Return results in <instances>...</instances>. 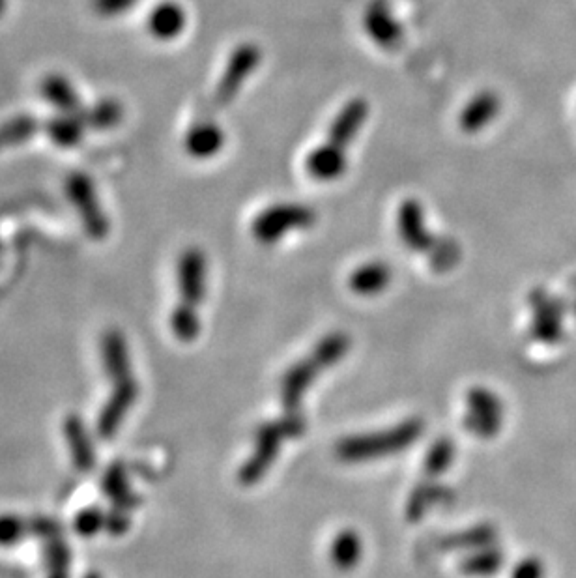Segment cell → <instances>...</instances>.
I'll list each match as a JSON object with an SVG mask.
<instances>
[{
  "instance_id": "1",
  "label": "cell",
  "mask_w": 576,
  "mask_h": 578,
  "mask_svg": "<svg viewBox=\"0 0 576 578\" xmlns=\"http://www.w3.org/2000/svg\"><path fill=\"white\" fill-rule=\"evenodd\" d=\"M369 116L371 103L365 98L356 96L343 103L333 116L324 139L309 150L303 161L305 173L313 182L333 184L345 176L350 167V152L369 122Z\"/></svg>"
},
{
  "instance_id": "2",
  "label": "cell",
  "mask_w": 576,
  "mask_h": 578,
  "mask_svg": "<svg viewBox=\"0 0 576 578\" xmlns=\"http://www.w3.org/2000/svg\"><path fill=\"white\" fill-rule=\"evenodd\" d=\"M397 231L404 246L418 255H425L431 261L432 268L438 272L451 270L461 259V249L457 242L449 238H438V234L431 231L425 206L416 197H406L399 204Z\"/></svg>"
},
{
  "instance_id": "3",
  "label": "cell",
  "mask_w": 576,
  "mask_h": 578,
  "mask_svg": "<svg viewBox=\"0 0 576 578\" xmlns=\"http://www.w3.org/2000/svg\"><path fill=\"white\" fill-rule=\"evenodd\" d=\"M262 58V49L255 42L236 45L221 70L214 92L208 98V107L202 111V115L217 116L219 111L229 109L259 70Z\"/></svg>"
},
{
  "instance_id": "4",
  "label": "cell",
  "mask_w": 576,
  "mask_h": 578,
  "mask_svg": "<svg viewBox=\"0 0 576 578\" xmlns=\"http://www.w3.org/2000/svg\"><path fill=\"white\" fill-rule=\"evenodd\" d=\"M317 210L311 204H268L251 221V234L262 246H275L294 232L309 231L317 225Z\"/></svg>"
},
{
  "instance_id": "5",
  "label": "cell",
  "mask_w": 576,
  "mask_h": 578,
  "mask_svg": "<svg viewBox=\"0 0 576 578\" xmlns=\"http://www.w3.org/2000/svg\"><path fill=\"white\" fill-rule=\"evenodd\" d=\"M421 433V421H404L403 425L389 429L386 433L356 436L345 440L337 453L346 463H363V459H375L397 453L408 448Z\"/></svg>"
},
{
  "instance_id": "6",
  "label": "cell",
  "mask_w": 576,
  "mask_h": 578,
  "mask_svg": "<svg viewBox=\"0 0 576 578\" xmlns=\"http://www.w3.org/2000/svg\"><path fill=\"white\" fill-rule=\"evenodd\" d=\"M348 348V339L345 335H332L326 339L320 347L303 362L298 363L292 371H288L283 380V403L290 410H294L300 405L303 391L309 388V384L318 375V369L322 371L324 367L337 362Z\"/></svg>"
},
{
  "instance_id": "7",
  "label": "cell",
  "mask_w": 576,
  "mask_h": 578,
  "mask_svg": "<svg viewBox=\"0 0 576 578\" xmlns=\"http://www.w3.org/2000/svg\"><path fill=\"white\" fill-rule=\"evenodd\" d=\"M66 195L83 221L92 240H103L109 234V221L101 208L94 180L85 173H72L66 180Z\"/></svg>"
},
{
  "instance_id": "8",
  "label": "cell",
  "mask_w": 576,
  "mask_h": 578,
  "mask_svg": "<svg viewBox=\"0 0 576 578\" xmlns=\"http://www.w3.org/2000/svg\"><path fill=\"white\" fill-rule=\"evenodd\" d=\"M361 27L373 45L386 53H395L403 47V23L391 0H369L361 14Z\"/></svg>"
},
{
  "instance_id": "9",
  "label": "cell",
  "mask_w": 576,
  "mask_h": 578,
  "mask_svg": "<svg viewBox=\"0 0 576 578\" xmlns=\"http://www.w3.org/2000/svg\"><path fill=\"white\" fill-rule=\"evenodd\" d=\"M176 279L180 304L197 309L208 289V259L201 247L191 246L182 251L176 264Z\"/></svg>"
},
{
  "instance_id": "10",
  "label": "cell",
  "mask_w": 576,
  "mask_h": 578,
  "mask_svg": "<svg viewBox=\"0 0 576 578\" xmlns=\"http://www.w3.org/2000/svg\"><path fill=\"white\" fill-rule=\"evenodd\" d=\"M184 152L195 161L217 158L227 146V133L217 116L202 115L193 120L184 133Z\"/></svg>"
},
{
  "instance_id": "11",
  "label": "cell",
  "mask_w": 576,
  "mask_h": 578,
  "mask_svg": "<svg viewBox=\"0 0 576 578\" xmlns=\"http://www.w3.org/2000/svg\"><path fill=\"white\" fill-rule=\"evenodd\" d=\"M504 102L492 88L476 92L459 113V128L464 135H479L490 128L502 113Z\"/></svg>"
},
{
  "instance_id": "12",
  "label": "cell",
  "mask_w": 576,
  "mask_h": 578,
  "mask_svg": "<svg viewBox=\"0 0 576 578\" xmlns=\"http://www.w3.org/2000/svg\"><path fill=\"white\" fill-rule=\"evenodd\" d=\"M189 15L182 2L161 0L146 15L148 34L161 44L178 40L188 30Z\"/></svg>"
},
{
  "instance_id": "13",
  "label": "cell",
  "mask_w": 576,
  "mask_h": 578,
  "mask_svg": "<svg viewBox=\"0 0 576 578\" xmlns=\"http://www.w3.org/2000/svg\"><path fill=\"white\" fill-rule=\"evenodd\" d=\"M298 431L290 425H285V427H279V423H272V425H266L262 427V431L259 433V438H257V449L251 457V461L245 464L240 472V479L244 483H253L257 481L262 474L270 468V464L274 463L277 453H279V448H281V442H283V436H296Z\"/></svg>"
},
{
  "instance_id": "14",
  "label": "cell",
  "mask_w": 576,
  "mask_h": 578,
  "mask_svg": "<svg viewBox=\"0 0 576 578\" xmlns=\"http://www.w3.org/2000/svg\"><path fill=\"white\" fill-rule=\"evenodd\" d=\"M137 395H139V386L133 378L116 384L113 397L101 410L100 421H98V433H100L101 438H113L115 436L120 423L130 412L133 403L137 401Z\"/></svg>"
},
{
  "instance_id": "15",
  "label": "cell",
  "mask_w": 576,
  "mask_h": 578,
  "mask_svg": "<svg viewBox=\"0 0 576 578\" xmlns=\"http://www.w3.org/2000/svg\"><path fill=\"white\" fill-rule=\"evenodd\" d=\"M40 94L45 102L53 105L57 113L85 116V105L72 81L62 73H47L40 83Z\"/></svg>"
},
{
  "instance_id": "16",
  "label": "cell",
  "mask_w": 576,
  "mask_h": 578,
  "mask_svg": "<svg viewBox=\"0 0 576 578\" xmlns=\"http://www.w3.org/2000/svg\"><path fill=\"white\" fill-rule=\"evenodd\" d=\"M466 425L477 436H490L498 427V401L487 390H472L468 393Z\"/></svg>"
},
{
  "instance_id": "17",
  "label": "cell",
  "mask_w": 576,
  "mask_h": 578,
  "mask_svg": "<svg viewBox=\"0 0 576 578\" xmlns=\"http://www.w3.org/2000/svg\"><path fill=\"white\" fill-rule=\"evenodd\" d=\"M101 360L107 376L118 384L131 378L130 354L128 345L120 333L111 330L101 339Z\"/></svg>"
},
{
  "instance_id": "18",
  "label": "cell",
  "mask_w": 576,
  "mask_h": 578,
  "mask_svg": "<svg viewBox=\"0 0 576 578\" xmlns=\"http://www.w3.org/2000/svg\"><path fill=\"white\" fill-rule=\"evenodd\" d=\"M88 126L83 115H68V113H57L51 116L44 124L47 139L58 146V148H75L79 143H83Z\"/></svg>"
},
{
  "instance_id": "19",
  "label": "cell",
  "mask_w": 576,
  "mask_h": 578,
  "mask_svg": "<svg viewBox=\"0 0 576 578\" xmlns=\"http://www.w3.org/2000/svg\"><path fill=\"white\" fill-rule=\"evenodd\" d=\"M391 277H393V272H391L388 262L369 261L358 266L350 274L348 285L356 294L373 296V294L388 289Z\"/></svg>"
},
{
  "instance_id": "20",
  "label": "cell",
  "mask_w": 576,
  "mask_h": 578,
  "mask_svg": "<svg viewBox=\"0 0 576 578\" xmlns=\"http://www.w3.org/2000/svg\"><path fill=\"white\" fill-rule=\"evenodd\" d=\"M64 436L70 442V451H72L73 464L79 470H90L96 461L94 448L90 444L85 423L79 420L77 416H68L64 421Z\"/></svg>"
},
{
  "instance_id": "21",
  "label": "cell",
  "mask_w": 576,
  "mask_h": 578,
  "mask_svg": "<svg viewBox=\"0 0 576 578\" xmlns=\"http://www.w3.org/2000/svg\"><path fill=\"white\" fill-rule=\"evenodd\" d=\"M126 115L124 103L116 98H101L100 102L85 109V122L88 130L109 131L115 130L122 124Z\"/></svg>"
},
{
  "instance_id": "22",
  "label": "cell",
  "mask_w": 576,
  "mask_h": 578,
  "mask_svg": "<svg viewBox=\"0 0 576 578\" xmlns=\"http://www.w3.org/2000/svg\"><path fill=\"white\" fill-rule=\"evenodd\" d=\"M361 539L360 535L356 534L354 530H345L333 539L332 549H330V556L332 562L337 569L341 571H350L354 569L361 560Z\"/></svg>"
},
{
  "instance_id": "23",
  "label": "cell",
  "mask_w": 576,
  "mask_h": 578,
  "mask_svg": "<svg viewBox=\"0 0 576 578\" xmlns=\"http://www.w3.org/2000/svg\"><path fill=\"white\" fill-rule=\"evenodd\" d=\"M40 122L32 115H15L0 124V150L27 143L40 130Z\"/></svg>"
},
{
  "instance_id": "24",
  "label": "cell",
  "mask_w": 576,
  "mask_h": 578,
  "mask_svg": "<svg viewBox=\"0 0 576 578\" xmlns=\"http://www.w3.org/2000/svg\"><path fill=\"white\" fill-rule=\"evenodd\" d=\"M103 492L115 502L116 507L120 509H131L130 504H135L137 498L133 496L131 492L130 481H128V476H126V470L120 466V464H115L111 466L107 472H105V477H103Z\"/></svg>"
},
{
  "instance_id": "25",
  "label": "cell",
  "mask_w": 576,
  "mask_h": 578,
  "mask_svg": "<svg viewBox=\"0 0 576 578\" xmlns=\"http://www.w3.org/2000/svg\"><path fill=\"white\" fill-rule=\"evenodd\" d=\"M45 565H47L45 578H70V550L60 539V535L47 541Z\"/></svg>"
},
{
  "instance_id": "26",
  "label": "cell",
  "mask_w": 576,
  "mask_h": 578,
  "mask_svg": "<svg viewBox=\"0 0 576 578\" xmlns=\"http://www.w3.org/2000/svg\"><path fill=\"white\" fill-rule=\"evenodd\" d=\"M171 328L182 343H191L201 332V320L195 309L178 304L171 315Z\"/></svg>"
},
{
  "instance_id": "27",
  "label": "cell",
  "mask_w": 576,
  "mask_h": 578,
  "mask_svg": "<svg viewBox=\"0 0 576 578\" xmlns=\"http://www.w3.org/2000/svg\"><path fill=\"white\" fill-rule=\"evenodd\" d=\"M107 526V517L103 515V511L98 509V507H90V509H85L77 515V519L73 522V528L75 532L83 537H92V535L98 534L100 530H103Z\"/></svg>"
},
{
  "instance_id": "28",
  "label": "cell",
  "mask_w": 576,
  "mask_h": 578,
  "mask_svg": "<svg viewBox=\"0 0 576 578\" xmlns=\"http://www.w3.org/2000/svg\"><path fill=\"white\" fill-rule=\"evenodd\" d=\"M137 4L139 0H90L92 12L101 19H118L130 14Z\"/></svg>"
},
{
  "instance_id": "29",
  "label": "cell",
  "mask_w": 576,
  "mask_h": 578,
  "mask_svg": "<svg viewBox=\"0 0 576 578\" xmlns=\"http://www.w3.org/2000/svg\"><path fill=\"white\" fill-rule=\"evenodd\" d=\"M498 564H502V556L483 552V554H477L474 558L464 560V562H462V571H464L466 575L485 577V575H492V573L498 569Z\"/></svg>"
},
{
  "instance_id": "30",
  "label": "cell",
  "mask_w": 576,
  "mask_h": 578,
  "mask_svg": "<svg viewBox=\"0 0 576 578\" xmlns=\"http://www.w3.org/2000/svg\"><path fill=\"white\" fill-rule=\"evenodd\" d=\"M29 526L27 522L15 515H2L0 517V547L14 545L19 539H23L27 534Z\"/></svg>"
},
{
  "instance_id": "31",
  "label": "cell",
  "mask_w": 576,
  "mask_h": 578,
  "mask_svg": "<svg viewBox=\"0 0 576 578\" xmlns=\"http://www.w3.org/2000/svg\"><path fill=\"white\" fill-rule=\"evenodd\" d=\"M8 4H10V0H0V17H4L8 12Z\"/></svg>"
},
{
  "instance_id": "32",
  "label": "cell",
  "mask_w": 576,
  "mask_h": 578,
  "mask_svg": "<svg viewBox=\"0 0 576 578\" xmlns=\"http://www.w3.org/2000/svg\"><path fill=\"white\" fill-rule=\"evenodd\" d=\"M85 578H103V577H101L98 571H92V573H88V575H85Z\"/></svg>"
}]
</instances>
